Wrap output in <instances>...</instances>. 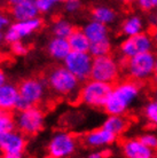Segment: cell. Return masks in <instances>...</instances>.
I'll return each mask as SVG.
<instances>
[{"instance_id":"obj_25","label":"cell","mask_w":157,"mask_h":158,"mask_svg":"<svg viewBox=\"0 0 157 158\" xmlns=\"http://www.w3.org/2000/svg\"><path fill=\"white\" fill-rule=\"evenodd\" d=\"M16 119L14 118L12 111L0 109V132L15 131Z\"/></svg>"},{"instance_id":"obj_38","label":"cell","mask_w":157,"mask_h":158,"mask_svg":"<svg viewBox=\"0 0 157 158\" xmlns=\"http://www.w3.org/2000/svg\"><path fill=\"white\" fill-rule=\"evenodd\" d=\"M122 4H132V2H135V0H117Z\"/></svg>"},{"instance_id":"obj_33","label":"cell","mask_w":157,"mask_h":158,"mask_svg":"<svg viewBox=\"0 0 157 158\" xmlns=\"http://www.w3.org/2000/svg\"><path fill=\"white\" fill-rule=\"evenodd\" d=\"M25 1H30V0H6V2H7L11 7H12V6H15V5L22 4V2H25Z\"/></svg>"},{"instance_id":"obj_9","label":"cell","mask_w":157,"mask_h":158,"mask_svg":"<svg viewBox=\"0 0 157 158\" xmlns=\"http://www.w3.org/2000/svg\"><path fill=\"white\" fill-rule=\"evenodd\" d=\"M154 46L151 35L143 31L134 36L126 37L121 44V54L125 59H130L142 53L151 52Z\"/></svg>"},{"instance_id":"obj_20","label":"cell","mask_w":157,"mask_h":158,"mask_svg":"<svg viewBox=\"0 0 157 158\" xmlns=\"http://www.w3.org/2000/svg\"><path fill=\"white\" fill-rule=\"evenodd\" d=\"M143 29H145V22L142 20V17L139 15H135V14L127 16L121 25L122 33L125 37L141 33V32H143Z\"/></svg>"},{"instance_id":"obj_24","label":"cell","mask_w":157,"mask_h":158,"mask_svg":"<svg viewBox=\"0 0 157 158\" xmlns=\"http://www.w3.org/2000/svg\"><path fill=\"white\" fill-rule=\"evenodd\" d=\"M74 30H75L74 25L67 20L55 21L53 29H52L54 37H61V38H68Z\"/></svg>"},{"instance_id":"obj_10","label":"cell","mask_w":157,"mask_h":158,"mask_svg":"<svg viewBox=\"0 0 157 158\" xmlns=\"http://www.w3.org/2000/svg\"><path fill=\"white\" fill-rule=\"evenodd\" d=\"M25 135L15 131L0 132V152L6 158H21L27 147Z\"/></svg>"},{"instance_id":"obj_34","label":"cell","mask_w":157,"mask_h":158,"mask_svg":"<svg viewBox=\"0 0 157 158\" xmlns=\"http://www.w3.org/2000/svg\"><path fill=\"white\" fill-rule=\"evenodd\" d=\"M106 155L103 154V151H95V152H92L90 155L91 158H101V157H104Z\"/></svg>"},{"instance_id":"obj_19","label":"cell","mask_w":157,"mask_h":158,"mask_svg":"<svg viewBox=\"0 0 157 158\" xmlns=\"http://www.w3.org/2000/svg\"><path fill=\"white\" fill-rule=\"evenodd\" d=\"M83 30H84L85 35L90 39L91 43H94V41H99V40L109 38V32H108L107 25L101 23V22H99V21H95V20L90 21L84 27Z\"/></svg>"},{"instance_id":"obj_16","label":"cell","mask_w":157,"mask_h":158,"mask_svg":"<svg viewBox=\"0 0 157 158\" xmlns=\"http://www.w3.org/2000/svg\"><path fill=\"white\" fill-rule=\"evenodd\" d=\"M47 52L48 54L56 61H64V59L71 52V47L69 41H68V38L54 37L48 43Z\"/></svg>"},{"instance_id":"obj_13","label":"cell","mask_w":157,"mask_h":158,"mask_svg":"<svg viewBox=\"0 0 157 158\" xmlns=\"http://www.w3.org/2000/svg\"><path fill=\"white\" fill-rule=\"evenodd\" d=\"M117 136L114 135L111 132L106 130L104 127H100L96 130H93L84 135L83 142L88 148L100 149L104 147L111 146L116 141Z\"/></svg>"},{"instance_id":"obj_17","label":"cell","mask_w":157,"mask_h":158,"mask_svg":"<svg viewBox=\"0 0 157 158\" xmlns=\"http://www.w3.org/2000/svg\"><path fill=\"white\" fill-rule=\"evenodd\" d=\"M11 14L15 21H25L38 17L39 10L36 6L35 1L30 0V1H25L22 4L12 6Z\"/></svg>"},{"instance_id":"obj_4","label":"cell","mask_w":157,"mask_h":158,"mask_svg":"<svg viewBox=\"0 0 157 158\" xmlns=\"http://www.w3.org/2000/svg\"><path fill=\"white\" fill-rule=\"evenodd\" d=\"M155 65L156 55L153 51L126 59V71L137 81H145L151 78L155 73Z\"/></svg>"},{"instance_id":"obj_40","label":"cell","mask_w":157,"mask_h":158,"mask_svg":"<svg viewBox=\"0 0 157 158\" xmlns=\"http://www.w3.org/2000/svg\"><path fill=\"white\" fill-rule=\"evenodd\" d=\"M2 41H5V35L2 31H0V45L2 44Z\"/></svg>"},{"instance_id":"obj_41","label":"cell","mask_w":157,"mask_h":158,"mask_svg":"<svg viewBox=\"0 0 157 158\" xmlns=\"http://www.w3.org/2000/svg\"><path fill=\"white\" fill-rule=\"evenodd\" d=\"M154 100L157 101V87H155V91H154Z\"/></svg>"},{"instance_id":"obj_5","label":"cell","mask_w":157,"mask_h":158,"mask_svg":"<svg viewBox=\"0 0 157 158\" xmlns=\"http://www.w3.org/2000/svg\"><path fill=\"white\" fill-rule=\"evenodd\" d=\"M20 99L16 104L17 111L25 110L32 106H37L45 95V84L37 78H28L19 84Z\"/></svg>"},{"instance_id":"obj_37","label":"cell","mask_w":157,"mask_h":158,"mask_svg":"<svg viewBox=\"0 0 157 158\" xmlns=\"http://www.w3.org/2000/svg\"><path fill=\"white\" fill-rule=\"evenodd\" d=\"M151 81H153L154 87H157V72H155L154 76L151 77Z\"/></svg>"},{"instance_id":"obj_36","label":"cell","mask_w":157,"mask_h":158,"mask_svg":"<svg viewBox=\"0 0 157 158\" xmlns=\"http://www.w3.org/2000/svg\"><path fill=\"white\" fill-rule=\"evenodd\" d=\"M151 38H153L154 45L157 47V28L155 29V30L153 31V33H151Z\"/></svg>"},{"instance_id":"obj_27","label":"cell","mask_w":157,"mask_h":158,"mask_svg":"<svg viewBox=\"0 0 157 158\" xmlns=\"http://www.w3.org/2000/svg\"><path fill=\"white\" fill-rule=\"evenodd\" d=\"M135 2L138 7L146 13L157 10V0H135Z\"/></svg>"},{"instance_id":"obj_12","label":"cell","mask_w":157,"mask_h":158,"mask_svg":"<svg viewBox=\"0 0 157 158\" xmlns=\"http://www.w3.org/2000/svg\"><path fill=\"white\" fill-rule=\"evenodd\" d=\"M43 25V20L38 19V17L25 21H16L15 23L8 28V30L5 33V41L12 44L22 40L23 38L31 36L35 32L40 30Z\"/></svg>"},{"instance_id":"obj_28","label":"cell","mask_w":157,"mask_h":158,"mask_svg":"<svg viewBox=\"0 0 157 158\" xmlns=\"http://www.w3.org/2000/svg\"><path fill=\"white\" fill-rule=\"evenodd\" d=\"M9 45H11V52L16 56H23L25 54H28V52H29L28 46L24 43H22V40L12 43Z\"/></svg>"},{"instance_id":"obj_14","label":"cell","mask_w":157,"mask_h":158,"mask_svg":"<svg viewBox=\"0 0 157 158\" xmlns=\"http://www.w3.org/2000/svg\"><path fill=\"white\" fill-rule=\"evenodd\" d=\"M122 152L127 158H150L154 150L139 139H129L122 143Z\"/></svg>"},{"instance_id":"obj_39","label":"cell","mask_w":157,"mask_h":158,"mask_svg":"<svg viewBox=\"0 0 157 158\" xmlns=\"http://www.w3.org/2000/svg\"><path fill=\"white\" fill-rule=\"evenodd\" d=\"M155 14H154V19H153V21H154V25L157 28V10L156 12H154Z\"/></svg>"},{"instance_id":"obj_30","label":"cell","mask_w":157,"mask_h":158,"mask_svg":"<svg viewBox=\"0 0 157 158\" xmlns=\"http://www.w3.org/2000/svg\"><path fill=\"white\" fill-rule=\"evenodd\" d=\"M33 1H35L39 13H41V14L48 13L55 4L54 1H52V0H33Z\"/></svg>"},{"instance_id":"obj_15","label":"cell","mask_w":157,"mask_h":158,"mask_svg":"<svg viewBox=\"0 0 157 158\" xmlns=\"http://www.w3.org/2000/svg\"><path fill=\"white\" fill-rule=\"evenodd\" d=\"M20 99L19 87L14 84H4L0 87V109L13 111Z\"/></svg>"},{"instance_id":"obj_26","label":"cell","mask_w":157,"mask_h":158,"mask_svg":"<svg viewBox=\"0 0 157 158\" xmlns=\"http://www.w3.org/2000/svg\"><path fill=\"white\" fill-rule=\"evenodd\" d=\"M143 116L147 119V122L157 126V101L156 100H151L147 103L143 108Z\"/></svg>"},{"instance_id":"obj_6","label":"cell","mask_w":157,"mask_h":158,"mask_svg":"<svg viewBox=\"0 0 157 158\" xmlns=\"http://www.w3.org/2000/svg\"><path fill=\"white\" fill-rule=\"evenodd\" d=\"M45 124V114L37 106L28 108L25 110L19 111L16 118V127L22 134L28 136L37 135L43 131Z\"/></svg>"},{"instance_id":"obj_29","label":"cell","mask_w":157,"mask_h":158,"mask_svg":"<svg viewBox=\"0 0 157 158\" xmlns=\"http://www.w3.org/2000/svg\"><path fill=\"white\" fill-rule=\"evenodd\" d=\"M140 140L154 151L157 150V135L151 134V133H146L140 136Z\"/></svg>"},{"instance_id":"obj_8","label":"cell","mask_w":157,"mask_h":158,"mask_svg":"<svg viewBox=\"0 0 157 158\" xmlns=\"http://www.w3.org/2000/svg\"><path fill=\"white\" fill-rule=\"evenodd\" d=\"M92 63L93 56L88 52L71 51L70 54L63 61V65L72 72L80 81H85L91 78Z\"/></svg>"},{"instance_id":"obj_42","label":"cell","mask_w":157,"mask_h":158,"mask_svg":"<svg viewBox=\"0 0 157 158\" xmlns=\"http://www.w3.org/2000/svg\"><path fill=\"white\" fill-rule=\"evenodd\" d=\"M52 1H54V2H66L67 0H52Z\"/></svg>"},{"instance_id":"obj_32","label":"cell","mask_w":157,"mask_h":158,"mask_svg":"<svg viewBox=\"0 0 157 158\" xmlns=\"http://www.w3.org/2000/svg\"><path fill=\"white\" fill-rule=\"evenodd\" d=\"M9 25V17L4 13H0V31H2Z\"/></svg>"},{"instance_id":"obj_2","label":"cell","mask_w":157,"mask_h":158,"mask_svg":"<svg viewBox=\"0 0 157 158\" xmlns=\"http://www.w3.org/2000/svg\"><path fill=\"white\" fill-rule=\"evenodd\" d=\"M46 84L52 92L64 98H78L80 91V80L64 65L51 69L46 77Z\"/></svg>"},{"instance_id":"obj_35","label":"cell","mask_w":157,"mask_h":158,"mask_svg":"<svg viewBox=\"0 0 157 158\" xmlns=\"http://www.w3.org/2000/svg\"><path fill=\"white\" fill-rule=\"evenodd\" d=\"M4 84H6V76H5L2 69L0 68V87L2 86Z\"/></svg>"},{"instance_id":"obj_1","label":"cell","mask_w":157,"mask_h":158,"mask_svg":"<svg viewBox=\"0 0 157 158\" xmlns=\"http://www.w3.org/2000/svg\"><path fill=\"white\" fill-rule=\"evenodd\" d=\"M140 91L139 81L134 79L121 81L112 86L103 109L108 115H125L138 100Z\"/></svg>"},{"instance_id":"obj_43","label":"cell","mask_w":157,"mask_h":158,"mask_svg":"<svg viewBox=\"0 0 157 158\" xmlns=\"http://www.w3.org/2000/svg\"><path fill=\"white\" fill-rule=\"evenodd\" d=\"M155 72H157V56H156V65H155Z\"/></svg>"},{"instance_id":"obj_22","label":"cell","mask_w":157,"mask_h":158,"mask_svg":"<svg viewBox=\"0 0 157 158\" xmlns=\"http://www.w3.org/2000/svg\"><path fill=\"white\" fill-rule=\"evenodd\" d=\"M91 15H92L93 20L99 21V22L106 24V25L114 23L116 17H117V14H116V12H115L114 9L111 7H109V6H106V5L95 6L92 9Z\"/></svg>"},{"instance_id":"obj_11","label":"cell","mask_w":157,"mask_h":158,"mask_svg":"<svg viewBox=\"0 0 157 158\" xmlns=\"http://www.w3.org/2000/svg\"><path fill=\"white\" fill-rule=\"evenodd\" d=\"M77 144H78L77 139L70 133H66V132L56 133L48 143V156L53 158L69 157L75 154Z\"/></svg>"},{"instance_id":"obj_7","label":"cell","mask_w":157,"mask_h":158,"mask_svg":"<svg viewBox=\"0 0 157 158\" xmlns=\"http://www.w3.org/2000/svg\"><path fill=\"white\" fill-rule=\"evenodd\" d=\"M119 76V64L112 56L104 55L93 57L91 79L107 84H112L117 80Z\"/></svg>"},{"instance_id":"obj_31","label":"cell","mask_w":157,"mask_h":158,"mask_svg":"<svg viewBox=\"0 0 157 158\" xmlns=\"http://www.w3.org/2000/svg\"><path fill=\"white\" fill-rule=\"evenodd\" d=\"M82 8L80 0H67L64 2V9L68 13H77Z\"/></svg>"},{"instance_id":"obj_23","label":"cell","mask_w":157,"mask_h":158,"mask_svg":"<svg viewBox=\"0 0 157 158\" xmlns=\"http://www.w3.org/2000/svg\"><path fill=\"white\" fill-rule=\"evenodd\" d=\"M110 52H111V43H110L109 38H107V39L91 43L88 53L93 57H99V56L109 55Z\"/></svg>"},{"instance_id":"obj_21","label":"cell","mask_w":157,"mask_h":158,"mask_svg":"<svg viewBox=\"0 0 157 158\" xmlns=\"http://www.w3.org/2000/svg\"><path fill=\"white\" fill-rule=\"evenodd\" d=\"M68 41L70 44L71 51L76 52H88L90 51L91 41L85 35L84 30L75 29L70 36L68 37Z\"/></svg>"},{"instance_id":"obj_3","label":"cell","mask_w":157,"mask_h":158,"mask_svg":"<svg viewBox=\"0 0 157 158\" xmlns=\"http://www.w3.org/2000/svg\"><path fill=\"white\" fill-rule=\"evenodd\" d=\"M111 88H112L111 84H107L90 78V80H87L80 87L78 99L80 102L88 107L103 108L111 92Z\"/></svg>"},{"instance_id":"obj_18","label":"cell","mask_w":157,"mask_h":158,"mask_svg":"<svg viewBox=\"0 0 157 158\" xmlns=\"http://www.w3.org/2000/svg\"><path fill=\"white\" fill-rule=\"evenodd\" d=\"M129 126L130 122L124 115H108L107 119L102 124V127L111 132L117 138L124 134Z\"/></svg>"}]
</instances>
